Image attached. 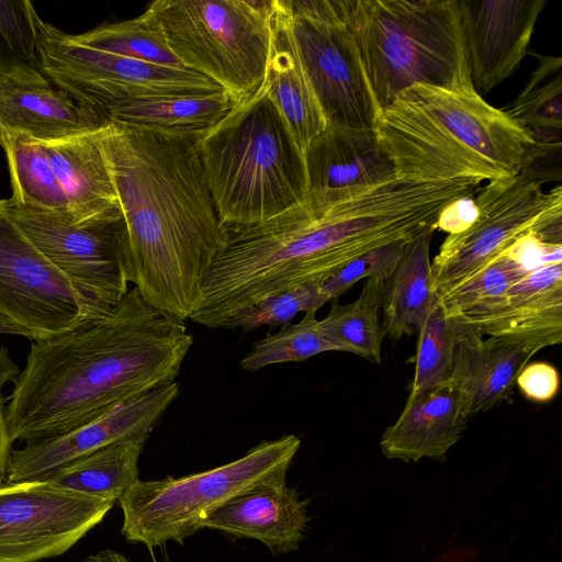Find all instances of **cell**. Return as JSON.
<instances>
[{
	"instance_id": "obj_1",
	"label": "cell",
	"mask_w": 562,
	"mask_h": 562,
	"mask_svg": "<svg viewBox=\"0 0 562 562\" xmlns=\"http://www.w3.org/2000/svg\"><path fill=\"white\" fill-rule=\"evenodd\" d=\"M199 134L112 121L98 130L125 227L128 282L180 323L190 318L227 241L196 150Z\"/></svg>"
},
{
	"instance_id": "obj_2",
	"label": "cell",
	"mask_w": 562,
	"mask_h": 562,
	"mask_svg": "<svg viewBox=\"0 0 562 562\" xmlns=\"http://www.w3.org/2000/svg\"><path fill=\"white\" fill-rule=\"evenodd\" d=\"M193 345L133 286L108 312L32 340L5 406L13 441L65 434L119 404L175 382Z\"/></svg>"
},
{
	"instance_id": "obj_3",
	"label": "cell",
	"mask_w": 562,
	"mask_h": 562,
	"mask_svg": "<svg viewBox=\"0 0 562 562\" xmlns=\"http://www.w3.org/2000/svg\"><path fill=\"white\" fill-rule=\"evenodd\" d=\"M374 131L396 180L408 183L507 179L533 143L472 83H415L380 111Z\"/></svg>"
},
{
	"instance_id": "obj_4",
	"label": "cell",
	"mask_w": 562,
	"mask_h": 562,
	"mask_svg": "<svg viewBox=\"0 0 562 562\" xmlns=\"http://www.w3.org/2000/svg\"><path fill=\"white\" fill-rule=\"evenodd\" d=\"M226 234L307 200L304 157L271 102L266 81L195 140Z\"/></svg>"
},
{
	"instance_id": "obj_5",
	"label": "cell",
	"mask_w": 562,
	"mask_h": 562,
	"mask_svg": "<svg viewBox=\"0 0 562 562\" xmlns=\"http://www.w3.org/2000/svg\"><path fill=\"white\" fill-rule=\"evenodd\" d=\"M379 110L415 83H472L460 0H347Z\"/></svg>"
},
{
	"instance_id": "obj_6",
	"label": "cell",
	"mask_w": 562,
	"mask_h": 562,
	"mask_svg": "<svg viewBox=\"0 0 562 562\" xmlns=\"http://www.w3.org/2000/svg\"><path fill=\"white\" fill-rule=\"evenodd\" d=\"M301 447L295 435L262 441L243 457L181 477L135 482L117 501L121 533L149 550L168 541L182 543L200 530L201 520L231 498L265 486L286 484Z\"/></svg>"
},
{
	"instance_id": "obj_7",
	"label": "cell",
	"mask_w": 562,
	"mask_h": 562,
	"mask_svg": "<svg viewBox=\"0 0 562 562\" xmlns=\"http://www.w3.org/2000/svg\"><path fill=\"white\" fill-rule=\"evenodd\" d=\"M147 9L182 66L236 102L265 80L272 0H157Z\"/></svg>"
},
{
	"instance_id": "obj_8",
	"label": "cell",
	"mask_w": 562,
	"mask_h": 562,
	"mask_svg": "<svg viewBox=\"0 0 562 562\" xmlns=\"http://www.w3.org/2000/svg\"><path fill=\"white\" fill-rule=\"evenodd\" d=\"M38 30L41 71L105 121L110 110L126 103L224 91L212 80L189 69L89 47L74 34L42 19Z\"/></svg>"
},
{
	"instance_id": "obj_9",
	"label": "cell",
	"mask_w": 562,
	"mask_h": 562,
	"mask_svg": "<svg viewBox=\"0 0 562 562\" xmlns=\"http://www.w3.org/2000/svg\"><path fill=\"white\" fill-rule=\"evenodd\" d=\"M292 40L327 123L374 130L371 92L347 0H285Z\"/></svg>"
},
{
	"instance_id": "obj_10",
	"label": "cell",
	"mask_w": 562,
	"mask_h": 562,
	"mask_svg": "<svg viewBox=\"0 0 562 562\" xmlns=\"http://www.w3.org/2000/svg\"><path fill=\"white\" fill-rule=\"evenodd\" d=\"M475 193L476 220L462 233L448 235L431 262L436 297L470 279L562 209L561 186L543 192L540 182L521 172L490 181Z\"/></svg>"
},
{
	"instance_id": "obj_11",
	"label": "cell",
	"mask_w": 562,
	"mask_h": 562,
	"mask_svg": "<svg viewBox=\"0 0 562 562\" xmlns=\"http://www.w3.org/2000/svg\"><path fill=\"white\" fill-rule=\"evenodd\" d=\"M10 213L35 247L79 292L94 315L127 293V246L123 218L74 224L68 217L13 205Z\"/></svg>"
},
{
	"instance_id": "obj_12",
	"label": "cell",
	"mask_w": 562,
	"mask_h": 562,
	"mask_svg": "<svg viewBox=\"0 0 562 562\" xmlns=\"http://www.w3.org/2000/svg\"><path fill=\"white\" fill-rule=\"evenodd\" d=\"M114 503L47 480L0 482V562L64 554L100 524Z\"/></svg>"
},
{
	"instance_id": "obj_13",
	"label": "cell",
	"mask_w": 562,
	"mask_h": 562,
	"mask_svg": "<svg viewBox=\"0 0 562 562\" xmlns=\"http://www.w3.org/2000/svg\"><path fill=\"white\" fill-rule=\"evenodd\" d=\"M0 315L26 329L32 340L99 316L18 226L8 199H0Z\"/></svg>"
},
{
	"instance_id": "obj_14",
	"label": "cell",
	"mask_w": 562,
	"mask_h": 562,
	"mask_svg": "<svg viewBox=\"0 0 562 562\" xmlns=\"http://www.w3.org/2000/svg\"><path fill=\"white\" fill-rule=\"evenodd\" d=\"M173 382L122 403L65 434L26 442L10 457L7 480H44L53 472L113 442L148 436L178 397Z\"/></svg>"
},
{
	"instance_id": "obj_15",
	"label": "cell",
	"mask_w": 562,
	"mask_h": 562,
	"mask_svg": "<svg viewBox=\"0 0 562 562\" xmlns=\"http://www.w3.org/2000/svg\"><path fill=\"white\" fill-rule=\"evenodd\" d=\"M547 0H460L468 66L481 95L512 77L530 53Z\"/></svg>"
},
{
	"instance_id": "obj_16",
	"label": "cell",
	"mask_w": 562,
	"mask_h": 562,
	"mask_svg": "<svg viewBox=\"0 0 562 562\" xmlns=\"http://www.w3.org/2000/svg\"><path fill=\"white\" fill-rule=\"evenodd\" d=\"M307 200L327 206L396 180L374 130L327 123L304 154Z\"/></svg>"
},
{
	"instance_id": "obj_17",
	"label": "cell",
	"mask_w": 562,
	"mask_h": 562,
	"mask_svg": "<svg viewBox=\"0 0 562 562\" xmlns=\"http://www.w3.org/2000/svg\"><path fill=\"white\" fill-rule=\"evenodd\" d=\"M453 323L456 351L449 382L457 390L462 412L469 418L507 401L521 369L547 346L516 336L483 338L470 327Z\"/></svg>"
},
{
	"instance_id": "obj_18",
	"label": "cell",
	"mask_w": 562,
	"mask_h": 562,
	"mask_svg": "<svg viewBox=\"0 0 562 562\" xmlns=\"http://www.w3.org/2000/svg\"><path fill=\"white\" fill-rule=\"evenodd\" d=\"M104 122L41 69L23 67L0 75V133L50 142L92 131Z\"/></svg>"
},
{
	"instance_id": "obj_19",
	"label": "cell",
	"mask_w": 562,
	"mask_h": 562,
	"mask_svg": "<svg viewBox=\"0 0 562 562\" xmlns=\"http://www.w3.org/2000/svg\"><path fill=\"white\" fill-rule=\"evenodd\" d=\"M452 319L482 336H516L547 347L560 345L562 262L537 267L492 303Z\"/></svg>"
},
{
	"instance_id": "obj_20",
	"label": "cell",
	"mask_w": 562,
	"mask_h": 562,
	"mask_svg": "<svg viewBox=\"0 0 562 562\" xmlns=\"http://www.w3.org/2000/svg\"><path fill=\"white\" fill-rule=\"evenodd\" d=\"M308 502L286 484L239 494L207 514L199 527L260 541L272 554L299 549L308 524Z\"/></svg>"
},
{
	"instance_id": "obj_21",
	"label": "cell",
	"mask_w": 562,
	"mask_h": 562,
	"mask_svg": "<svg viewBox=\"0 0 562 562\" xmlns=\"http://www.w3.org/2000/svg\"><path fill=\"white\" fill-rule=\"evenodd\" d=\"M467 422L459 394L448 381L409 394L396 422L384 430L380 448L387 459L443 461L462 437Z\"/></svg>"
},
{
	"instance_id": "obj_22",
	"label": "cell",
	"mask_w": 562,
	"mask_h": 562,
	"mask_svg": "<svg viewBox=\"0 0 562 562\" xmlns=\"http://www.w3.org/2000/svg\"><path fill=\"white\" fill-rule=\"evenodd\" d=\"M265 81L268 94L304 157L326 117L297 56L285 0H272L271 44Z\"/></svg>"
},
{
	"instance_id": "obj_23",
	"label": "cell",
	"mask_w": 562,
	"mask_h": 562,
	"mask_svg": "<svg viewBox=\"0 0 562 562\" xmlns=\"http://www.w3.org/2000/svg\"><path fill=\"white\" fill-rule=\"evenodd\" d=\"M98 130L58 140L40 142L68 198L74 224L122 218Z\"/></svg>"
},
{
	"instance_id": "obj_24",
	"label": "cell",
	"mask_w": 562,
	"mask_h": 562,
	"mask_svg": "<svg viewBox=\"0 0 562 562\" xmlns=\"http://www.w3.org/2000/svg\"><path fill=\"white\" fill-rule=\"evenodd\" d=\"M562 262V245L546 244L532 234L516 240L467 281L437 297L451 318L477 311L501 297L537 267Z\"/></svg>"
},
{
	"instance_id": "obj_25",
	"label": "cell",
	"mask_w": 562,
	"mask_h": 562,
	"mask_svg": "<svg viewBox=\"0 0 562 562\" xmlns=\"http://www.w3.org/2000/svg\"><path fill=\"white\" fill-rule=\"evenodd\" d=\"M428 232L405 244L402 257L386 282L383 295V329L392 339L417 334L436 295L431 286L430 243Z\"/></svg>"
},
{
	"instance_id": "obj_26",
	"label": "cell",
	"mask_w": 562,
	"mask_h": 562,
	"mask_svg": "<svg viewBox=\"0 0 562 562\" xmlns=\"http://www.w3.org/2000/svg\"><path fill=\"white\" fill-rule=\"evenodd\" d=\"M148 436L120 440L71 461L44 480L112 503L139 480L138 460Z\"/></svg>"
},
{
	"instance_id": "obj_27",
	"label": "cell",
	"mask_w": 562,
	"mask_h": 562,
	"mask_svg": "<svg viewBox=\"0 0 562 562\" xmlns=\"http://www.w3.org/2000/svg\"><path fill=\"white\" fill-rule=\"evenodd\" d=\"M10 173L13 205L53 212L71 221L68 198L60 186L40 142L29 137L0 133Z\"/></svg>"
},
{
	"instance_id": "obj_28",
	"label": "cell",
	"mask_w": 562,
	"mask_h": 562,
	"mask_svg": "<svg viewBox=\"0 0 562 562\" xmlns=\"http://www.w3.org/2000/svg\"><path fill=\"white\" fill-rule=\"evenodd\" d=\"M235 103L225 91L143 100L110 110L106 121L137 127L201 133L224 117Z\"/></svg>"
},
{
	"instance_id": "obj_29",
	"label": "cell",
	"mask_w": 562,
	"mask_h": 562,
	"mask_svg": "<svg viewBox=\"0 0 562 562\" xmlns=\"http://www.w3.org/2000/svg\"><path fill=\"white\" fill-rule=\"evenodd\" d=\"M538 58L525 88L502 109L537 144H562V58Z\"/></svg>"
},
{
	"instance_id": "obj_30",
	"label": "cell",
	"mask_w": 562,
	"mask_h": 562,
	"mask_svg": "<svg viewBox=\"0 0 562 562\" xmlns=\"http://www.w3.org/2000/svg\"><path fill=\"white\" fill-rule=\"evenodd\" d=\"M387 280L367 279L357 300L340 305L333 302L328 314L319 321L322 330L337 351L357 355L381 363L385 336L380 312Z\"/></svg>"
},
{
	"instance_id": "obj_31",
	"label": "cell",
	"mask_w": 562,
	"mask_h": 562,
	"mask_svg": "<svg viewBox=\"0 0 562 562\" xmlns=\"http://www.w3.org/2000/svg\"><path fill=\"white\" fill-rule=\"evenodd\" d=\"M75 37L80 43L102 52L187 69L170 50L162 29L149 9L136 18L103 23L76 34Z\"/></svg>"
},
{
	"instance_id": "obj_32",
	"label": "cell",
	"mask_w": 562,
	"mask_h": 562,
	"mask_svg": "<svg viewBox=\"0 0 562 562\" xmlns=\"http://www.w3.org/2000/svg\"><path fill=\"white\" fill-rule=\"evenodd\" d=\"M316 312L308 311L299 323H290L278 333L267 334L255 341L240 361L241 369L255 372L271 364L303 361L322 352L337 351L324 335Z\"/></svg>"
},
{
	"instance_id": "obj_33",
	"label": "cell",
	"mask_w": 562,
	"mask_h": 562,
	"mask_svg": "<svg viewBox=\"0 0 562 562\" xmlns=\"http://www.w3.org/2000/svg\"><path fill=\"white\" fill-rule=\"evenodd\" d=\"M417 335V349L413 359L415 373L409 394L448 382L453 370L454 323L437 299Z\"/></svg>"
},
{
	"instance_id": "obj_34",
	"label": "cell",
	"mask_w": 562,
	"mask_h": 562,
	"mask_svg": "<svg viewBox=\"0 0 562 562\" xmlns=\"http://www.w3.org/2000/svg\"><path fill=\"white\" fill-rule=\"evenodd\" d=\"M40 20L31 1L0 0V75L40 69Z\"/></svg>"
},
{
	"instance_id": "obj_35",
	"label": "cell",
	"mask_w": 562,
	"mask_h": 562,
	"mask_svg": "<svg viewBox=\"0 0 562 562\" xmlns=\"http://www.w3.org/2000/svg\"><path fill=\"white\" fill-rule=\"evenodd\" d=\"M325 303L318 283L282 292L267 297L226 321L221 329H237L245 331L268 325L270 328L285 326L300 312L317 311Z\"/></svg>"
},
{
	"instance_id": "obj_36",
	"label": "cell",
	"mask_w": 562,
	"mask_h": 562,
	"mask_svg": "<svg viewBox=\"0 0 562 562\" xmlns=\"http://www.w3.org/2000/svg\"><path fill=\"white\" fill-rule=\"evenodd\" d=\"M406 243L395 241L353 259L318 283L322 293L333 303L361 279H390Z\"/></svg>"
},
{
	"instance_id": "obj_37",
	"label": "cell",
	"mask_w": 562,
	"mask_h": 562,
	"mask_svg": "<svg viewBox=\"0 0 562 562\" xmlns=\"http://www.w3.org/2000/svg\"><path fill=\"white\" fill-rule=\"evenodd\" d=\"M516 385L528 400L539 403L549 402L558 393L559 372L555 367L547 362L527 363L519 372Z\"/></svg>"
},
{
	"instance_id": "obj_38",
	"label": "cell",
	"mask_w": 562,
	"mask_h": 562,
	"mask_svg": "<svg viewBox=\"0 0 562 562\" xmlns=\"http://www.w3.org/2000/svg\"><path fill=\"white\" fill-rule=\"evenodd\" d=\"M19 370L10 359L7 348L0 345V482L7 477V470L13 451V439L10 436L2 387L7 381H13Z\"/></svg>"
},
{
	"instance_id": "obj_39",
	"label": "cell",
	"mask_w": 562,
	"mask_h": 562,
	"mask_svg": "<svg viewBox=\"0 0 562 562\" xmlns=\"http://www.w3.org/2000/svg\"><path fill=\"white\" fill-rule=\"evenodd\" d=\"M473 195L459 198L445 206L435 224L436 231L453 235L469 228L477 217V207Z\"/></svg>"
},
{
	"instance_id": "obj_40",
	"label": "cell",
	"mask_w": 562,
	"mask_h": 562,
	"mask_svg": "<svg viewBox=\"0 0 562 562\" xmlns=\"http://www.w3.org/2000/svg\"><path fill=\"white\" fill-rule=\"evenodd\" d=\"M79 562H131L124 554L112 550L104 549L98 551L94 554L87 557L86 559Z\"/></svg>"
},
{
	"instance_id": "obj_41",
	"label": "cell",
	"mask_w": 562,
	"mask_h": 562,
	"mask_svg": "<svg viewBox=\"0 0 562 562\" xmlns=\"http://www.w3.org/2000/svg\"><path fill=\"white\" fill-rule=\"evenodd\" d=\"M0 334H11L24 336L32 340L31 334L23 327L14 324L10 319L0 315Z\"/></svg>"
}]
</instances>
